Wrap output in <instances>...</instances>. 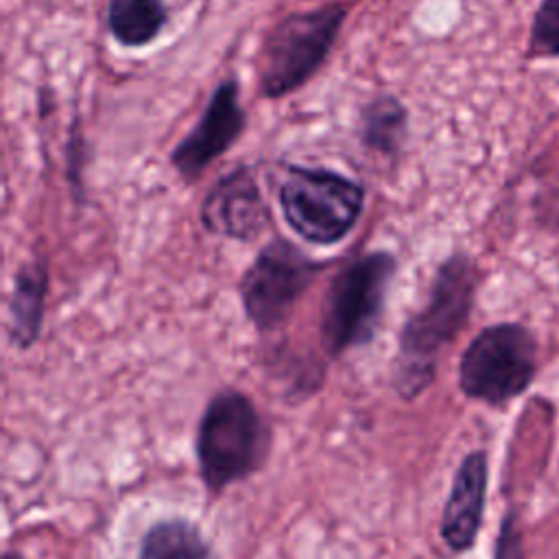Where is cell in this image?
I'll use <instances>...</instances> for the list:
<instances>
[{
    "label": "cell",
    "instance_id": "obj_1",
    "mask_svg": "<svg viewBox=\"0 0 559 559\" xmlns=\"http://www.w3.org/2000/svg\"><path fill=\"white\" fill-rule=\"evenodd\" d=\"M480 271L467 253H452L435 273L426 304L400 330L391 386L402 402L421 397L435 382L441 354L467 325Z\"/></svg>",
    "mask_w": 559,
    "mask_h": 559
},
{
    "label": "cell",
    "instance_id": "obj_2",
    "mask_svg": "<svg viewBox=\"0 0 559 559\" xmlns=\"http://www.w3.org/2000/svg\"><path fill=\"white\" fill-rule=\"evenodd\" d=\"M273 450V428L253 397L236 386L218 389L194 430V463L210 498L260 474Z\"/></svg>",
    "mask_w": 559,
    "mask_h": 559
},
{
    "label": "cell",
    "instance_id": "obj_3",
    "mask_svg": "<svg viewBox=\"0 0 559 559\" xmlns=\"http://www.w3.org/2000/svg\"><path fill=\"white\" fill-rule=\"evenodd\" d=\"M539 367L535 332L520 321H500L483 328L459 358V391L474 402L504 408L524 395Z\"/></svg>",
    "mask_w": 559,
    "mask_h": 559
},
{
    "label": "cell",
    "instance_id": "obj_4",
    "mask_svg": "<svg viewBox=\"0 0 559 559\" xmlns=\"http://www.w3.org/2000/svg\"><path fill=\"white\" fill-rule=\"evenodd\" d=\"M395 273V258L389 251H371L343 266L323 297L321 345L328 358L373 341Z\"/></svg>",
    "mask_w": 559,
    "mask_h": 559
},
{
    "label": "cell",
    "instance_id": "obj_5",
    "mask_svg": "<svg viewBox=\"0 0 559 559\" xmlns=\"http://www.w3.org/2000/svg\"><path fill=\"white\" fill-rule=\"evenodd\" d=\"M345 17L347 7L330 2L280 20L260 48V92L269 98H280L301 87L325 61Z\"/></svg>",
    "mask_w": 559,
    "mask_h": 559
},
{
    "label": "cell",
    "instance_id": "obj_6",
    "mask_svg": "<svg viewBox=\"0 0 559 559\" xmlns=\"http://www.w3.org/2000/svg\"><path fill=\"white\" fill-rule=\"evenodd\" d=\"M286 223L308 242L343 240L362 214L365 190L358 181L325 168L290 166L280 186Z\"/></svg>",
    "mask_w": 559,
    "mask_h": 559
},
{
    "label": "cell",
    "instance_id": "obj_7",
    "mask_svg": "<svg viewBox=\"0 0 559 559\" xmlns=\"http://www.w3.org/2000/svg\"><path fill=\"white\" fill-rule=\"evenodd\" d=\"M321 264L286 240L266 245L240 282L247 319L260 332L277 330L319 275Z\"/></svg>",
    "mask_w": 559,
    "mask_h": 559
},
{
    "label": "cell",
    "instance_id": "obj_8",
    "mask_svg": "<svg viewBox=\"0 0 559 559\" xmlns=\"http://www.w3.org/2000/svg\"><path fill=\"white\" fill-rule=\"evenodd\" d=\"M242 129L245 111L238 103V85L229 79L214 90L201 120L175 146L173 166L186 179L199 177L210 162L221 157L238 140Z\"/></svg>",
    "mask_w": 559,
    "mask_h": 559
},
{
    "label": "cell",
    "instance_id": "obj_9",
    "mask_svg": "<svg viewBox=\"0 0 559 559\" xmlns=\"http://www.w3.org/2000/svg\"><path fill=\"white\" fill-rule=\"evenodd\" d=\"M487 489L489 456L485 450H469L452 474L439 518V537L450 552L463 555L474 548L485 520Z\"/></svg>",
    "mask_w": 559,
    "mask_h": 559
},
{
    "label": "cell",
    "instance_id": "obj_10",
    "mask_svg": "<svg viewBox=\"0 0 559 559\" xmlns=\"http://www.w3.org/2000/svg\"><path fill=\"white\" fill-rule=\"evenodd\" d=\"M201 221L207 231L236 240H251L269 225V207L249 168L229 170L207 190Z\"/></svg>",
    "mask_w": 559,
    "mask_h": 559
},
{
    "label": "cell",
    "instance_id": "obj_11",
    "mask_svg": "<svg viewBox=\"0 0 559 559\" xmlns=\"http://www.w3.org/2000/svg\"><path fill=\"white\" fill-rule=\"evenodd\" d=\"M48 290V273L39 260L24 264L15 273L9 299V343L15 349H28L37 343L44 321V301Z\"/></svg>",
    "mask_w": 559,
    "mask_h": 559
},
{
    "label": "cell",
    "instance_id": "obj_12",
    "mask_svg": "<svg viewBox=\"0 0 559 559\" xmlns=\"http://www.w3.org/2000/svg\"><path fill=\"white\" fill-rule=\"evenodd\" d=\"M138 559H218V552L194 520L168 515L142 533Z\"/></svg>",
    "mask_w": 559,
    "mask_h": 559
},
{
    "label": "cell",
    "instance_id": "obj_13",
    "mask_svg": "<svg viewBox=\"0 0 559 559\" xmlns=\"http://www.w3.org/2000/svg\"><path fill=\"white\" fill-rule=\"evenodd\" d=\"M162 0H109L107 24L122 46H146L166 24Z\"/></svg>",
    "mask_w": 559,
    "mask_h": 559
},
{
    "label": "cell",
    "instance_id": "obj_14",
    "mask_svg": "<svg viewBox=\"0 0 559 559\" xmlns=\"http://www.w3.org/2000/svg\"><path fill=\"white\" fill-rule=\"evenodd\" d=\"M406 133V111L393 96H378L360 116V138L367 148L382 155L400 151Z\"/></svg>",
    "mask_w": 559,
    "mask_h": 559
},
{
    "label": "cell",
    "instance_id": "obj_15",
    "mask_svg": "<svg viewBox=\"0 0 559 559\" xmlns=\"http://www.w3.org/2000/svg\"><path fill=\"white\" fill-rule=\"evenodd\" d=\"M526 59H559V0H542L533 13Z\"/></svg>",
    "mask_w": 559,
    "mask_h": 559
},
{
    "label": "cell",
    "instance_id": "obj_16",
    "mask_svg": "<svg viewBox=\"0 0 559 559\" xmlns=\"http://www.w3.org/2000/svg\"><path fill=\"white\" fill-rule=\"evenodd\" d=\"M493 559H526L522 524L515 509H507L500 520V528L493 544Z\"/></svg>",
    "mask_w": 559,
    "mask_h": 559
},
{
    "label": "cell",
    "instance_id": "obj_17",
    "mask_svg": "<svg viewBox=\"0 0 559 559\" xmlns=\"http://www.w3.org/2000/svg\"><path fill=\"white\" fill-rule=\"evenodd\" d=\"M2 559H26V557L22 552H17V550H4Z\"/></svg>",
    "mask_w": 559,
    "mask_h": 559
}]
</instances>
